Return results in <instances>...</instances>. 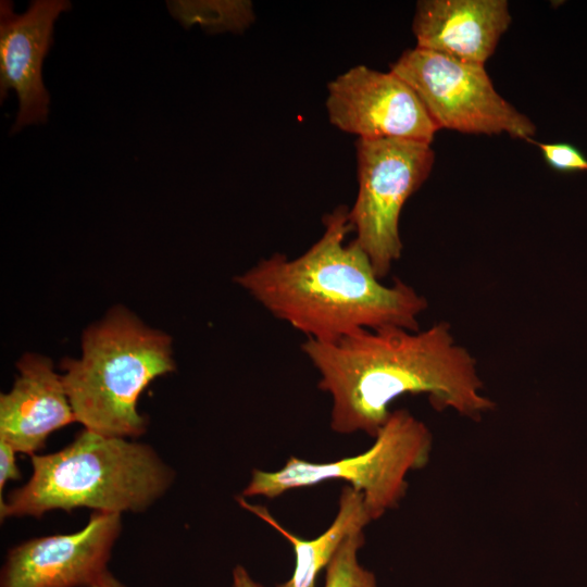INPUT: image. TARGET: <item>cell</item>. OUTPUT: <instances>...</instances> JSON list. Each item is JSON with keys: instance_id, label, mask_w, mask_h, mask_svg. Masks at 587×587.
Wrapping results in <instances>:
<instances>
[{"instance_id": "16", "label": "cell", "mask_w": 587, "mask_h": 587, "mask_svg": "<svg viewBox=\"0 0 587 587\" xmlns=\"http://www.w3.org/2000/svg\"><path fill=\"white\" fill-rule=\"evenodd\" d=\"M527 141L539 147L546 163L552 170L564 174L587 172V157L573 143L537 142L532 138Z\"/></svg>"}, {"instance_id": "10", "label": "cell", "mask_w": 587, "mask_h": 587, "mask_svg": "<svg viewBox=\"0 0 587 587\" xmlns=\"http://www.w3.org/2000/svg\"><path fill=\"white\" fill-rule=\"evenodd\" d=\"M70 9L66 0H35L17 14L10 1H1L0 99L10 89L18 97L13 134L48 120L50 97L42 82V62L52 43L54 22Z\"/></svg>"}, {"instance_id": "2", "label": "cell", "mask_w": 587, "mask_h": 587, "mask_svg": "<svg viewBox=\"0 0 587 587\" xmlns=\"http://www.w3.org/2000/svg\"><path fill=\"white\" fill-rule=\"evenodd\" d=\"M324 233L302 254L274 253L234 280L274 317L320 342H334L359 329L420 330L428 303L399 278L383 284L367 254L353 239L349 209L324 216Z\"/></svg>"}, {"instance_id": "1", "label": "cell", "mask_w": 587, "mask_h": 587, "mask_svg": "<svg viewBox=\"0 0 587 587\" xmlns=\"http://www.w3.org/2000/svg\"><path fill=\"white\" fill-rule=\"evenodd\" d=\"M301 350L320 375L319 388L330 396V428L338 434L374 438L391 403L407 394H425L433 409L473 421L496 407L483 392L475 358L447 322L424 330L359 329L334 342L305 339Z\"/></svg>"}, {"instance_id": "3", "label": "cell", "mask_w": 587, "mask_h": 587, "mask_svg": "<svg viewBox=\"0 0 587 587\" xmlns=\"http://www.w3.org/2000/svg\"><path fill=\"white\" fill-rule=\"evenodd\" d=\"M30 464L28 480L0 502L1 521L78 508L143 512L175 478L151 446L85 428L64 448L32 455Z\"/></svg>"}, {"instance_id": "6", "label": "cell", "mask_w": 587, "mask_h": 587, "mask_svg": "<svg viewBox=\"0 0 587 587\" xmlns=\"http://www.w3.org/2000/svg\"><path fill=\"white\" fill-rule=\"evenodd\" d=\"M357 158L359 190L349 222L354 240L383 279L402 254L401 210L429 176L435 153L422 141L359 138Z\"/></svg>"}, {"instance_id": "5", "label": "cell", "mask_w": 587, "mask_h": 587, "mask_svg": "<svg viewBox=\"0 0 587 587\" xmlns=\"http://www.w3.org/2000/svg\"><path fill=\"white\" fill-rule=\"evenodd\" d=\"M433 448L427 425L405 409L391 411L362 453L327 462H311L291 455L278 470L254 469L240 494L245 498L275 499L287 491L342 480L359 491L376 521L395 509L408 489V475L423 469Z\"/></svg>"}, {"instance_id": "15", "label": "cell", "mask_w": 587, "mask_h": 587, "mask_svg": "<svg viewBox=\"0 0 587 587\" xmlns=\"http://www.w3.org/2000/svg\"><path fill=\"white\" fill-rule=\"evenodd\" d=\"M364 542V530L344 541L325 569L323 587H378L374 573L359 561L358 554Z\"/></svg>"}, {"instance_id": "14", "label": "cell", "mask_w": 587, "mask_h": 587, "mask_svg": "<svg viewBox=\"0 0 587 587\" xmlns=\"http://www.w3.org/2000/svg\"><path fill=\"white\" fill-rule=\"evenodd\" d=\"M171 14L185 27L200 24L212 32H241L254 20L250 1H171Z\"/></svg>"}, {"instance_id": "19", "label": "cell", "mask_w": 587, "mask_h": 587, "mask_svg": "<svg viewBox=\"0 0 587 587\" xmlns=\"http://www.w3.org/2000/svg\"><path fill=\"white\" fill-rule=\"evenodd\" d=\"M90 587H126L110 571L100 576Z\"/></svg>"}, {"instance_id": "9", "label": "cell", "mask_w": 587, "mask_h": 587, "mask_svg": "<svg viewBox=\"0 0 587 587\" xmlns=\"http://www.w3.org/2000/svg\"><path fill=\"white\" fill-rule=\"evenodd\" d=\"M122 514L92 511L71 534L27 539L7 552L0 587H90L108 569Z\"/></svg>"}, {"instance_id": "18", "label": "cell", "mask_w": 587, "mask_h": 587, "mask_svg": "<svg viewBox=\"0 0 587 587\" xmlns=\"http://www.w3.org/2000/svg\"><path fill=\"white\" fill-rule=\"evenodd\" d=\"M232 587H264L252 578L247 569L237 564L232 572Z\"/></svg>"}, {"instance_id": "11", "label": "cell", "mask_w": 587, "mask_h": 587, "mask_svg": "<svg viewBox=\"0 0 587 587\" xmlns=\"http://www.w3.org/2000/svg\"><path fill=\"white\" fill-rule=\"evenodd\" d=\"M16 367L12 388L0 395V440L32 457L53 432L76 420L62 376L49 358L25 353Z\"/></svg>"}, {"instance_id": "13", "label": "cell", "mask_w": 587, "mask_h": 587, "mask_svg": "<svg viewBox=\"0 0 587 587\" xmlns=\"http://www.w3.org/2000/svg\"><path fill=\"white\" fill-rule=\"evenodd\" d=\"M237 503L254 514L291 546L295 553V569L290 578L276 587H315L316 578L325 570L344 541L373 522L363 496L352 487H342L338 510L330 525L317 537L304 539L285 528L264 505L250 503L238 495Z\"/></svg>"}, {"instance_id": "17", "label": "cell", "mask_w": 587, "mask_h": 587, "mask_svg": "<svg viewBox=\"0 0 587 587\" xmlns=\"http://www.w3.org/2000/svg\"><path fill=\"white\" fill-rule=\"evenodd\" d=\"M16 453L8 442L0 440V497L9 480L21 478V472L16 464Z\"/></svg>"}, {"instance_id": "12", "label": "cell", "mask_w": 587, "mask_h": 587, "mask_svg": "<svg viewBox=\"0 0 587 587\" xmlns=\"http://www.w3.org/2000/svg\"><path fill=\"white\" fill-rule=\"evenodd\" d=\"M512 21L505 0H422L416 4V47L485 65Z\"/></svg>"}, {"instance_id": "8", "label": "cell", "mask_w": 587, "mask_h": 587, "mask_svg": "<svg viewBox=\"0 0 587 587\" xmlns=\"http://www.w3.org/2000/svg\"><path fill=\"white\" fill-rule=\"evenodd\" d=\"M329 122L359 138L432 143L439 129L414 90L395 73L357 65L327 86Z\"/></svg>"}, {"instance_id": "4", "label": "cell", "mask_w": 587, "mask_h": 587, "mask_svg": "<svg viewBox=\"0 0 587 587\" xmlns=\"http://www.w3.org/2000/svg\"><path fill=\"white\" fill-rule=\"evenodd\" d=\"M60 366L77 423L97 434L136 438L147 428L140 395L175 370L172 338L118 305L84 330L82 355Z\"/></svg>"}, {"instance_id": "7", "label": "cell", "mask_w": 587, "mask_h": 587, "mask_svg": "<svg viewBox=\"0 0 587 587\" xmlns=\"http://www.w3.org/2000/svg\"><path fill=\"white\" fill-rule=\"evenodd\" d=\"M417 95L438 128L530 139L535 124L495 89L483 64L415 47L390 65Z\"/></svg>"}]
</instances>
